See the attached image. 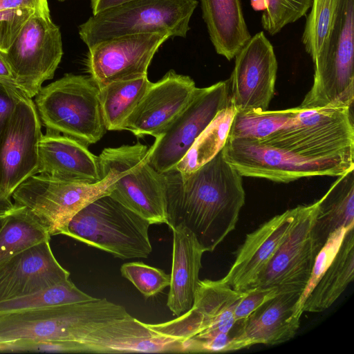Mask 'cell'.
Wrapping results in <instances>:
<instances>
[{
    "label": "cell",
    "mask_w": 354,
    "mask_h": 354,
    "mask_svg": "<svg viewBox=\"0 0 354 354\" xmlns=\"http://www.w3.org/2000/svg\"><path fill=\"white\" fill-rule=\"evenodd\" d=\"M167 225L183 224L207 252L232 232L245 204L242 176L223 158L222 150L196 170L164 173Z\"/></svg>",
    "instance_id": "obj_1"
},
{
    "label": "cell",
    "mask_w": 354,
    "mask_h": 354,
    "mask_svg": "<svg viewBox=\"0 0 354 354\" xmlns=\"http://www.w3.org/2000/svg\"><path fill=\"white\" fill-rule=\"evenodd\" d=\"M245 293L234 290L221 279L200 280L189 310L176 319L146 326L183 342L184 353L222 352L241 326L243 321L235 320L234 311Z\"/></svg>",
    "instance_id": "obj_2"
},
{
    "label": "cell",
    "mask_w": 354,
    "mask_h": 354,
    "mask_svg": "<svg viewBox=\"0 0 354 354\" xmlns=\"http://www.w3.org/2000/svg\"><path fill=\"white\" fill-rule=\"evenodd\" d=\"M129 313L105 298L0 313V342L19 339L81 342L91 331Z\"/></svg>",
    "instance_id": "obj_3"
},
{
    "label": "cell",
    "mask_w": 354,
    "mask_h": 354,
    "mask_svg": "<svg viewBox=\"0 0 354 354\" xmlns=\"http://www.w3.org/2000/svg\"><path fill=\"white\" fill-rule=\"evenodd\" d=\"M35 104L47 131L73 138L86 147L105 134L100 88L91 77L66 74L42 86Z\"/></svg>",
    "instance_id": "obj_4"
},
{
    "label": "cell",
    "mask_w": 354,
    "mask_h": 354,
    "mask_svg": "<svg viewBox=\"0 0 354 354\" xmlns=\"http://www.w3.org/2000/svg\"><path fill=\"white\" fill-rule=\"evenodd\" d=\"M196 0H131L93 15L79 26L88 48L112 38L139 33L186 37Z\"/></svg>",
    "instance_id": "obj_5"
},
{
    "label": "cell",
    "mask_w": 354,
    "mask_h": 354,
    "mask_svg": "<svg viewBox=\"0 0 354 354\" xmlns=\"http://www.w3.org/2000/svg\"><path fill=\"white\" fill-rule=\"evenodd\" d=\"M151 224L110 194L77 213L66 235L122 259L147 258L152 252Z\"/></svg>",
    "instance_id": "obj_6"
},
{
    "label": "cell",
    "mask_w": 354,
    "mask_h": 354,
    "mask_svg": "<svg viewBox=\"0 0 354 354\" xmlns=\"http://www.w3.org/2000/svg\"><path fill=\"white\" fill-rule=\"evenodd\" d=\"M151 147L137 142L108 147L97 156L100 176H116L110 194L151 224L167 223L165 176L150 164Z\"/></svg>",
    "instance_id": "obj_7"
},
{
    "label": "cell",
    "mask_w": 354,
    "mask_h": 354,
    "mask_svg": "<svg viewBox=\"0 0 354 354\" xmlns=\"http://www.w3.org/2000/svg\"><path fill=\"white\" fill-rule=\"evenodd\" d=\"M222 153L241 176L277 183L313 176H339L354 169V155L308 157L254 139L228 137Z\"/></svg>",
    "instance_id": "obj_8"
},
{
    "label": "cell",
    "mask_w": 354,
    "mask_h": 354,
    "mask_svg": "<svg viewBox=\"0 0 354 354\" xmlns=\"http://www.w3.org/2000/svg\"><path fill=\"white\" fill-rule=\"evenodd\" d=\"M101 178L97 183H84L37 174L21 183L11 198L15 205L26 207L50 236L66 235L68 223L77 213L113 189L114 173L106 172Z\"/></svg>",
    "instance_id": "obj_9"
},
{
    "label": "cell",
    "mask_w": 354,
    "mask_h": 354,
    "mask_svg": "<svg viewBox=\"0 0 354 354\" xmlns=\"http://www.w3.org/2000/svg\"><path fill=\"white\" fill-rule=\"evenodd\" d=\"M297 107L286 126L257 140L308 157L354 155L352 108Z\"/></svg>",
    "instance_id": "obj_10"
},
{
    "label": "cell",
    "mask_w": 354,
    "mask_h": 354,
    "mask_svg": "<svg viewBox=\"0 0 354 354\" xmlns=\"http://www.w3.org/2000/svg\"><path fill=\"white\" fill-rule=\"evenodd\" d=\"M314 63L305 109L352 108L354 100V0H342L339 18L324 54Z\"/></svg>",
    "instance_id": "obj_11"
},
{
    "label": "cell",
    "mask_w": 354,
    "mask_h": 354,
    "mask_svg": "<svg viewBox=\"0 0 354 354\" xmlns=\"http://www.w3.org/2000/svg\"><path fill=\"white\" fill-rule=\"evenodd\" d=\"M19 88L32 98L43 83L53 78L62 55V35L50 15L33 14L15 41L1 52Z\"/></svg>",
    "instance_id": "obj_12"
},
{
    "label": "cell",
    "mask_w": 354,
    "mask_h": 354,
    "mask_svg": "<svg viewBox=\"0 0 354 354\" xmlns=\"http://www.w3.org/2000/svg\"><path fill=\"white\" fill-rule=\"evenodd\" d=\"M229 80L196 88L189 102L151 147L150 164L160 173L174 169L217 113L230 103Z\"/></svg>",
    "instance_id": "obj_13"
},
{
    "label": "cell",
    "mask_w": 354,
    "mask_h": 354,
    "mask_svg": "<svg viewBox=\"0 0 354 354\" xmlns=\"http://www.w3.org/2000/svg\"><path fill=\"white\" fill-rule=\"evenodd\" d=\"M317 202L301 205L297 219L254 288H276L279 291L302 293L322 248L317 243L313 225Z\"/></svg>",
    "instance_id": "obj_14"
},
{
    "label": "cell",
    "mask_w": 354,
    "mask_h": 354,
    "mask_svg": "<svg viewBox=\"0 0 354 354\" xmlns=\"http://www.w3.org/2000/svg\"><path fill=\"white\" fill-rule=\"evenodd\" d=\"M41 123L34 101L18 100L0 140V189L9 198L15 189L37 174Z\"/></svg>",
    "instance_id": "obj_15"
},
{
    "label": "cell",
    "mask_w": 354,
    "mask_h": 354,
    "mask_svg": "<svg viewBox=\"0 0 354 354\" xmlns=\"http://www.w3.org/2000/svg\"><path fill=\"white\" fill-rule=\"evenodd\" d=\"M234 57L228 80L230 100L236 112L268 110L277 72L272 45L261 31L251 37Z\"/></svg>",
    "instance_id": "obj_16"
},
{
    "label": "cell",
    "mask_w": 354,
    "mask_h": 354,
    "mask_svg": "<svg viewBox=\"0 0 354 354\" xmlns=\"http://www.w3.org/2000/svg\"><path fill=\"white\" fill-rule=\"evenodd\" d=\"M167 33H139L100 41L88 48L86 67L99 87L147 75L149 66Z\"/></svg>",
    "instance_id": "obj_17"
},
{
    "label": "cell",
    "mask_w": 354,
    "mask_h": 354,
    "mask_svg": "<svg viewBox=\"0 0 354 354\" xmlns=\"http://www.w3.org/2000/svg\"><path fill=\"white\" fill-rule=\"evenodd\" d=\"M196 88L189 76L168 71L151 83L124 122L122 130L137 137L161 135L185 109Z\"/></svg>",
    "instance_id": "obj_18"
},
{
    "label": "cell",
    "mask_w": 354,
    "mask_h": 354,
    "mask_svg": "<svg viewBox=\"0 0 354 354\" xmlns=\"http://www.w3.org/2000/svg\"><path fill=\"white\" fill-rule=\"evenodd\" d=\"M301 205L276 215L246 235L221 281L239 292L255 287L270 259L290 233Z\"/></svg>",
    "instance_id": "obj_19"
},
{
    "label": "cell",
    "mask_w": 354,
    "mask_h": 354,
    "mask_svg": "<svg viewBox=\"0 0 354 354\" xmlns=\"http://www.w3.org/2000/svg\"><path fill=\"white\" fill-rule=\"evenodd\" d=\"M69 277L55 259L50 240L44 241L0 263V302L35 293Z\"/></svg>",
    "instance_id": "obj_20"
},
{
    "label": "cell",
    "mask_w": 354,
    "mask_h": 354,
    "mask_svg": "<svg viewBox=\"0 0 354 354\" xmlns=\"http://www.w3.org/2000/svg\"><path fill=\"white\" fill-rule=\"evenodd\" d=\"M80 343L84 353H183L181 341L154 332L130 314L102 324Z\"/></svg>",
    "instance_id": "obj_21"
},
{
    "label": "cell",
    "mask_w": 354,
    "mask_h": 354,
    "mask_svg": "<svg viewBox=\"0 0 354 354\" xmlns=\"http://www.w3.org/2000/svg\"><path fill=\"white\" fill-rule=\"evenodd\" d=\"M301 292L279 291L242 322L240 330L231 342L230 351L255 344L274 345L293 338L300 326L294 316Z\"/></svg>",
    "instance_id": "obj_22"
},
{
    "label": "cell",
    "mask_w": 354,
    "mask_h": 354,
    "mask_svg": "<svg viewBox=\"0 0 354 354\" xmlns=\"http://www.w3.org/2000/svg\"><path fill=\"white\" fill-rule=\"evenodd\" d=\"M37 174L59 180L94 183L101 180L97 156L80 142L47 131L38 145Z\"/></svg>",
    "instance_id": "obj_23"
},
{
    "label": "cell",
    "mask_w": 354,
    "mask_h": 354,
    "mask_svg": "<svg viewBox=\"0 0 354 354\" xmlns=\"http://www.w3.org/2000/svg\"><path fill=\"white\" fill-rule=\"evenodd\" d=\"M173 233L172 266L167 306L178 317L191 309L199 283L202 257L207 252L194 234L183 224Z\"/></svg>",
    "instance_id": "obj_24"
},
{
    "label": "cell",
    "mask_w": 354,
    "mask_h": 354,
    "mask_svg": "<svg viewBox=\"0 0 354 354\" xmlns=\"http://www.w3.org/2000/svg\"><path fill=\"white\" fill-rule=\"evenodd\" d=\"M203 19L216 52L232 59L251 35L241 0H200Z\"/></svg>",
    "instance_id": "obj_25"
},
{
    "label": "cell",
    "mask_w": 354,
    "mask_h": 354,
    "mask_svg": "<svg viewBox=\"0 0 354 354\" xmlns=\"http://www.w3.org/2000/svg\"><path fill=\"white\" fill-rule=\"evenodd\" d=\"M354 169L337 176L317 202L313 234L322 248L328 236L339 228L354 226Z\"/></svg>",
    "instance_id": "obj_26"
},
{
    "label": "cell",
    "mask_w": 354,
    "mask_h": 354,
    "mask_svg": "<svg viewBox=\"0 0 354 354\" xmlns=\"http://www.w3.org/2000/svg\"><path fill=\"white\" fill-rule=\"evenodd\" d=\"M354 227L342 239L333 261L306 299L302 313H320L330 308L354 278Z\"/></svg>",
    "instance_id": "obj_27"
},
{
    "label": "cell",
    "mask_w": 354,
    "mask_h": 354,
    "mask_svg": "<svg viewBox=\"0 0 354 354\" xmlns=\"http://www.w3.org/2000/svg\"><path fill=\"white\" fill-rule=\"evenodd\" d=\"M152 82L147 75L109 83L100 88L106 130L122 131V126Z\"/></svg>",
    "instance_id": "obj_28"
},
{
    "label": "cell",
    "mask_w": 354,
    "mask_h": 354,
    "mask_svg": "<svg viewBox=\"0 0 354 354\" xmlns=\"http://www.w3.org/2000/svg\"><path fill=\"white\" fill-rule=\"evenodd\" d=\"M236 112L235 107L230 102L227 106L217 113L174 169L182 174H188L196 170L218 154L228 138Z\"/></svg>",
    "instance_id": "obj_29"
},
{
    "label": "cell",
    "mask_w": 354,
    "mask_h": 354,
    "mask_svg": "<svg viewBox=\"0 0 354 354\" xmlns=\"http://www.w3.org/2000/svg\"><path fill=\"white\" fill-rule=\"evenodd\" d=\"M46 240H50V235L30 211L25 207L15 205L8 213L0 232V263L15 254Z\"/></svg>",
    "instance_id": "obj_30"
},
{
    "label": "cell",
    "mask_w": 354,
    "mask_h": 354,
    "mask_svg": "<svg viewBox=\"0 0 354 354\" xmlns=\"http://www.w3.org/2000/svg\"><path fill=\"white\" fill-rule=\"evenodd\" d=\"M342 0H313L301 41L313 62L326 52L339 16Z\"/></svg>",
    "instance_id": "obj_31"
},
{
    "label": "cell",
    "mask_w": 354,
    "mask_h": 354,
    "mask_svg": "<svg viewBox=\"0 0 354 354\" xmlns=\"http://www.w3.org/2000/svg\"><path fill=\"white\" fill-rule=\"evenodd\" d=\"M297 112V106L277 111L236 112L228 137L261 140L286 126Z\"/></svg>",
    "instance_id": "obj_32"
},
{
    "label": "cell",
    "mask_w": 354,
    "mask_h": 354,
    "mask_svg": "<svg viewBox=\"0 0 354 354\" xmlns=\"http://www.w3.org/2000/svg\"><path fill=\"white\" fill-rule=\"evenodd\" d=\"M95 299L80 290L68 279L35 293L0 302V313L85 302Z\"/></svg>",
    "instance_id": "obj_33"
},
{
    "label": "cell",
    "mask_w": 354,
    "mask_h": 354,
    "mask_svg": "<svg viewBox=\"0 0 354 354\" xmlns=\"http://www.w3.org/2000/svg\"><path fill=\"white\" fill-rule=\"evenodd\" d=\"M261 22L270 35L279 32L287 24L295 22L311 7L313 0H263Z\"/></svg>",
    "instance_id": "obj_34"
},
{
    "label": "cell",
    "mask_w": 354,
    "mask_h": 354,
    "mask_svg": "<svg viewBox=\"0 0 354 354\" xmlns=\"http://www.w3.org/2000/svg\"><path fill=\"white\" fill-rule=\"evenodd\" d=\"M120 272L146 298L156 295L170 285V274L142 262L124 263Z\"/></svg>",
    "instance_id": "obj_35"
},
{
    "label": "cell",
    "mask_w": 354,
    "mask_h": 354,
    "mask_svg": "<svg viewBox=\"0 0 354 354\" xmlns=\"http://www.w3.org/2000/svg\"><path fill=\"white\" fill-rule=\"evenodd\" d=\"M349 228L342 227L334 231L330 234L326 243L319 252L316 257L310 279L295 306L294 312V316L295 317L301 318L303 313L301 308L306 299L316 286L325 270L333 261L339 250L344 234Z\"/></svg>",
    "instance_id": "obj_36"
},
{
    "label": "cell",
    "mask_w": 354,
    "mask_h": 354,
    "mask_svg": "<svg viewBox=\"0 0 354 354\" xmlns=\"http://www.w3.org/2000/svg\"><path fill=\"white\" fill-rule=\"evenodd\" d=\"M0 352H48L84 353L82 343L74 341L19 339L0 342Z\"/></svg>",
    "instance_id": "obj_37"
},
{
    "label": "cell",
    "mask_w": 354,
    "mask_h": 354,
    "mask_svg": "<svg viewBox=\"0 0 354 354\" xmlns=\"http://www.w3.org/2000/svg\"><path fill=\"white\" fill-rule=\"evenodd\" d=\"M36 12L34 10L26 8L0 11L1 52H6L8 49L24 24Z\"/></svg>",
    "instance_id": "obj_38"
},
{
    "label": "cell",
    "mask_w": 354,
    "mask_h": 354,
    "mask_svg": "<svg viewBox=\"0 0 354 354\" xmlns=\"http://www.w3.org/2000/svg\"><path fill=\"white\" fill-rule=\"evenodd\" d=\"M276 288H253L246 290L245 295L236 304L234 317L236 322L246 319L265 302L279 293Z\"/></svg>",
    "instance_id": "obj_39"
},
{
    "label": "cell",
    "mask_w": 354,
    "mask_h": 354,
    "mask_svg": "<svg viewBox=\"0 0 354 354\" xmlns=\"http://www.w3.org/2000/svg\"><path fill=\"white\" fill-rule=\"evenodd\" d=\"M24 94L22 91H15L0 84V140L18 100Z\"/></svg>",
    "instance_id": "obj_40"
},
{
    "label": "cell",
    "mask_w": 354,
    "mask_h": 354,
    "mask_svg": "<svg viewBox=\"0 0 354 354\" xmlns=\"http://www.w3.org/2000/svg\"><path fill=\"white\" fill-rule=\"evenodd\" d=\"M30 9L50 15L47 0H0V11L10 9Z\"/></svg>",
    "instance_id": "obj_41"
},
{
    "label": "cell",
    "mask_w": 354,
    "mask_h": 354,
    "mask_svg": "<svg viewBox=\"0 0 354 354\" xmlns=\"http://www.w3.org/2000/svg\"><path fill=\"white\" fill-rule=\"evenodd\" d=\"M0 84L7 86L12 90L19 92L21 91L15 80L12 72L3 57L2 53L0 51ZM24 93V92H23Z\"/></svg>",
    "instance_id": "obj_42"
},
{
    "label": "cell",
    "mask_w": 354,
    "mask_h": 354,
    "mask_svg": "<svg viewBox=\"0 0 354 354\" xmlns=\"http://www.w3.org/2000/svg\"><path fill=\"white\" fill-rule=\"evenodd\" d=\"M131 0H91L93 15Z\"/></svg>",
    "instance_id": "obj_43"
},
{
    "label": "cell",
    "mask_w": 354,
    "mask_h": 354,
    "mask_svg": "<svg viewBox=\"0 0 354 354\" xmlns=\"http://www.w3.org/2000/svg\"><path fill=\"white\" fill-rule=\"evenodd\" d=\"M7 216H8V213L4 214H0V232L4 225V223L7 218Z\"/></svg>",
    "instance_id": "obj_44"
},
{
    "label": "cell",
    "mask_w": 354,
    "mask_h": 354,
    "mask_svg": "<svg viewBox=\"0 0 354 354\" xmlns=\"http://www.w3.org/2000/svg\"><path fill=\"white\" fill-rule=\"evenodd\" d=\"M58 1H66V0H58Z\"/></svg>",
    "instance_id": "obj_45"
}]
</instances>
